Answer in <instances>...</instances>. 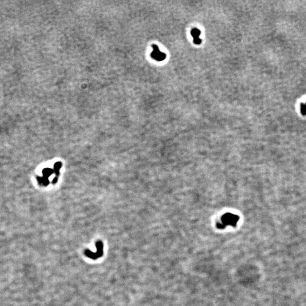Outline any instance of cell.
Instances as JSON below:
<instances>
[{
  "instance_id": "3",
  "label": "cell",
  "mask_w": 306,
  "mask_h": 306,
  "mask_svg": "<svg viewBox=\"0 0 306 306\" xmlns=\"http://www.w3.org/2000/svg\"><path fill=\"white\" fill-rule=\"evenodd\" d=\"M153 51L151 53V57L157 61H163L166 58V54L160 52L158 46L153 44L152 46Z\"/></svg>"
},
{
  "instance_id": "5",
  "label": "cell",
  "mask_w": 306,
  "mask_h": 306,
  "mask_svg": "<svg viewBox=\"0 0 306 306\" xmlns=\"http://www.w3.org/2000/svg\"><path fill=\"white\" fill-rule=\"evenodd\" d=\"M301 113L303 115H306V103L305 104H302L301 105Z\"/></svg>"
},
{
  "instance_id": "1",
  "label": "cell",
  "mask_w": 306,
  "mask_h": 306,
  "mask_svg": "<svg viewBox=\"0 0 306 306\" xmlns=\"http://www.w3.org/2000/svg\"><path fill=\"white\" fill-rule=\"evenodd\" d=\"M238 216L231 213H227L225 214L222 218V223L217 225L218 227L220 229H224L227 225H230L235 226L238 221L239 220Z\"/></svg>"
},
{
  "instance_id": "2",
  "label": "cell",
  "mask_w": 306,
  "mask_h": 306,
  "mask_svg": "<svg viewBox=\"0 0 306 306\" xmlns=\"http://www.w3.org/2000/svg\"><path fill=\"white\" fill-rule=\"evenodd\" d=\"M96 252H92L90 250H86L85 251V254L87 257L91 258L92 259H96L99 257H101L103 254V244L101 242H98L96 244Z\"/></svg>"
},
{
  "instance_id": "4",
  "label": "cell",
  "mask_w": 306,
  "mask_h": 306,
  "mask_svg": "<svg viewBox=\"0 0 306 306\" xmlns=\"http://www.w3.org/2000/svg\"><path fill=\"white\" fill-rule=\"evenodd\" d=\"M190 34L192 37H193V43L197 45H199L201 43L202 40L199 37L201 34V31L199 30L198 28H195L191 30Z\"/></svg>"
}]
</instances>
